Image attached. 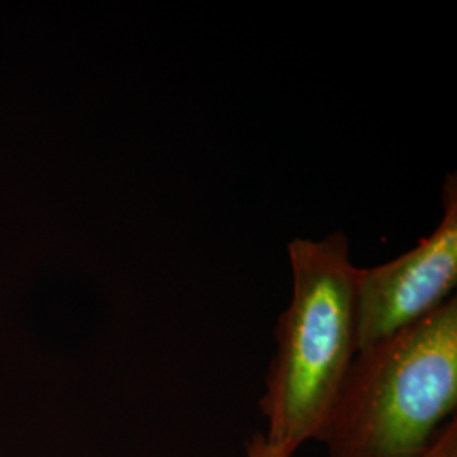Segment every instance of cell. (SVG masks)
I'll use <instances>...</instances> for the list:
<instances>
[{"label": "cell", "instance_id": "obj_1", "mask_svg": "<svg viewBox=\"0 0 457 457\" xmlns=\"http://www.w3.org/2000/svg\"><path fill=\"white\" fill-rule=\"evenodd\" d=\"M294 292L279 315L277 353L266 376L260 409L268 422L266 444L292 457L319 441L344 378L358 353L356 266L343 232L320 241L288 245Z\"/></svg>", "mask_w": 457, "mask_h": 457}, {"label": "cell", "instance_id": "obj_2", "mask_svg": "<svg viewBox=\"0 0 457 457\" xmlns=\"http://www.w3.org/2000/svg\"><path fill=\"white\" fill-rule=\"evenodd\" d=\"M457 298L358 351L319 442L328 457H422L456 419Z\"/></svg>", "mask_w": 457, "mask_h": 457}, {"label": "cell", "instance_id": "obj_3", "mask_svg": "<svg viewBox=\"0 0 457 457\" xmlns=\"http://www.w3.org/2000/svg\"><path fill=\"white\" fill-rule=\"evenodd\" d=\"M444 215L436 230L400 258L356 270L358 351L420 322L453 298L457 283V181L442 192Z\"/></svg>", "mask_w": 457, "mask_h": 457}, {"label": "cell", "instance_id": "obj_4", "mask_svg": "<svg viewBox=\"0 0 457 457\" xmlns=\"http://www.w3.org/2000/svg\"><path fill=\"white\" fill-rule=\"evenodd\" d=\"M422 457H457V422L451 420Z\"/></svg>", "mask_w": 457, "mask_h": 457}, {"label": "cell", "instance_id": "obj_5", "mask_svg": "<svg viewBox=\"0 0 457 457\" xmlns=\"http://www.w3.org/2000/svg\"><path fill=\"white\" fill-rule=\"evenodd\" d=\"M245 453H247V457H283L266 444L262 434H256L249 441V444L245 445Z\"/></svg>", "mask_w": 457, "mask_h": 457}]
</instances>
